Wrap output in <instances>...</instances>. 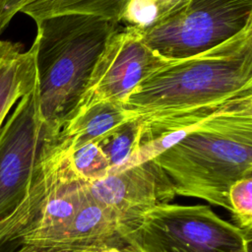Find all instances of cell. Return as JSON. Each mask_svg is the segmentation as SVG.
Listing matches in <instances>:
<instances>
[{"label":"cell","instance_id":"6da1fadb","mask_svg":"<svg viewBox=\"0 0 252 252\" xmlns=\"http://www.w3.org/2000/svg\"><path fill=\"white\" fill-rule=\"evenodd\" d=\"M152 160L168 176L176 195L230 212V186L252 177V92L180 132Z\"/></svg>","mask_w":252,"mask_h":252},{"label":"cell","instance_id":"7a4b0ae2","mask_svg":"<svg viewBox=\"0 0 252 252\" xmlns=\"http://www.w3.org/2000/svg\"><path fill=\"white\" fill-rule=\"evenodd\" d=\"M252 92V24L229 40L159 68L123 105L139 117L213 106Z\"/></svg>","mask_w":252,"mask_h":252},{"label":"cell","instance_id":"3957f363","mask_svg":"<svg viewBox=\"0 0 252 252\" xmlns=\"http://www.w3.org/2000/svg\"><path fill=\"white\" fill-rule=\"evenodd\" d=\"M35 24L40 116L48 129L59 132L71 118L106 41L120 23L93 15L62 14Z\"/></svg>","mask_w":252,"mask_h":252},{"label":"cell","instance_id":"277c9868","mask_svg":"<svg viewBox=\"0 0 252 252\" xmlns=\"http://www.w3.org/2000/svg\"><path fill=\"white\" fill-rule=\"evenodd\" d=\"M57 134L49 135L22 201L0 220V252L56 244L89 195Z\"/></svg>","mask_w":252,"mask_h":252},{"label":"cell","instance_id":"5b68a950","mask_svg":"<svg viewBox=\"0 0 252 252\" xmlns=\"http://www.w3.org/2000/svg\"><path fill=\"white\" fill-rule=\"evenodd\" d=\"M120 234L138 252H250L251 234L209 206L161 204L124 222Z\"/></svg>","mask_w":252,"mask_h":252},{"label":"cell","instance_id":"8992f818","mask_svg":"<svg viewBox=\"0 0 252 252\" xmlns=\"http://www.w3.org/2000/svg\"><path fill=\"white\" fill-rule=\"evenodd\" d=\"M252 24V0H188L140 32L145 43L174 61L210 50Z\"/></svg>","mask_w":252,"mask_h":252},{"label":"cell","instance_id":"52a82bcc","mask_svg":"<svg viewBox=\"0 0 252 252\" xmlns=\"http://www.w3.org/2000/svg\"><path fill=\"white\" fill-rule=\"evenodd\" d=\"M51 133L40 116L36 84L0 127V220L24 198Z\"/></svg>","mask_w":252,"mask_h":252},{"label":"cell","instance_id":"ba28073f","mask_svg":"<svg viewBox=\"0 0 252 252\" xmlns=\"http://www.w3.org/2000/svg\"><path fill=\"white\" fill-rule=\"evenodd\" d=\"M171 62L152 50L140 31L118 27L106 41L71 118L95 102L123 104L144 79Z\"/></svg>","mask_w":252,"mask_h":252},{"label":"cell","instance_id":"9c48e42d","mask_svg":"<svg viewBox=\"0 0 252 252\" xmlns=\"http://www.w3.org/2000/svg\"><path fill=\"white\" fill-rule=\"evenodd\" d=\"M88 191L94 201L116 213L122 223L176 196L168 176L152 159L88 182Z\"/></svg>","mask_w":252,"mask_h":252},{"label":"cell","instance_id":"30bf717a","mask_svg":"<svg viewBox=\"0 0 252 252\" xmlns=\"http://www.w3.org/2000/svg\"><path fill=\"white\" fill-rule=\"evenodd\" d=\"M36 43L25 50L20 42L0 39V127L14 104L37 84Z\"/></svg>","mask_w":252,"mask_h":252},{"label":"cell","instance_id":"8fae6325","mask_svg":"<svg viewBox=\"0 0 252 252\" xmlns=\"http://www.w3.org/2000/svg\"><path fill=\"white\" fill-rule=\"evenodd\" d=\"M137 117L122 103L95 102L75 114L58 132L59 141L72 153L90 142H97L122 123Z\"/></svg>","mask_w":252,"mask_h":252},{"label":"cell","instance_id":"7c38bea8","mask_svg":"<svg viewBox=\"0 0 252 252\" xmlns=\"http://www.w3.org/2000/svg\"><path fill=\"white\" fill-rule=\"evenodd\" d=\"M121 225L116 213L97 204L89 194L56 244L126 243L120 234Z\"/></svg>","mask_w":252,"mask_h":252},{"label":"cell","instance_id":"4fadbf2b","mask_svg":"<svg viewBox=\"0 0 252 252\" xmlns=\"http://www.w3.org/2000/svg\"><path fill=\"white\" fill-rule=\"evenodd\" d=\"M129 0H36L20 13L34 22L62 14L93 15L120 23Z\"/></svg>","mask_w":252,"mask_h":252},{"label":"cell","instance_id":"5bb4252c","mask_svg":"<svg viewBox=\"0 0 252 252\" xmlns=\"http://www.w3.org/2000/svg\"><path fill=\"white\" fill-rule=\"evenodd\" d=\"M140 139L141 120L137 116L117 126L96 142L110 163V172L128 166L139 148Z\"/></svg>","mask_w":252,"mask_h":252},{"label":"cell","instance_id":"9a60e30c","mask_svg":"<svg viewBox=\"0 0 252 252\" xmlns=\"http://www.w3.org/2000/svg\"><path fill=\"white\" fill-rule=\"evenodd\" d=\"M73 166L87 182L105 177L111 171L110 163L96 142H90L71 153Z\"/></svg>","mask_w":252,"mask_h":252},{"label":"cell","instance_id":"2e32d148","mask_svg":"<svg viewBox=\"0 0 252 252\" xmlns=\"http://www.w3.org/2000/svg\"><path fill=\"white\" fill-rule=\"evenodd\" d=\"M230 214L237 226L251 234L252 228V177L235 181L228 191Z\"/></svg>","mask_w":252,"mask_h":252},{"label":"cell","instance_id":"e0dca14e","mask_svg":"<svg viewBox=\"0 0 252 252\" xmlns=\"http://www.w3.org/2000/svg\"><path fill=\"white\" fill-rule=\"evenodd\" d=\"M158 20V9L153 0H129L120 22L143 32Z\"/></svg>","mask_w":252,"mask_h":252},{"label":"cell","instance_id":"ac0fdd59","mask_svg":"<svg viewBox=\"0 0 252 252\" xmlns=\"http://www.w3.org/2000/svg\"><path fill=\"white\" fill-rule=\"evenodd\" d=\"M8 252H138L126 243L111 244H56V245H20Z\"/></svg>","mask_w":252,"mask_h":252},{"label":"cell","instance_id":"d6986e66","mask_svg":"<svg viewBox=\"0 0 252 252\" xmlns=\"http://www.w3.org/2000/svg\"><path fill=\"white\" fill-rule=\"evenodd\" d=\"M35 0H0V35L21 10Z\"/></svg>","mask_w":252,"mask_h":252},{"label":"cell","instance_id":"ffe728a7","mask_svg":"<svg viewBox=\"0 0 252 252\" xmlns=\"http://www.w3.org/2000/svg\"><path fill=\"white\" fill-rule=\"evenodd\" d=\"M153 1L158 9L159 20L177 11L188 2V0H153Z\"/></svg>","mask_w":252,"mask_h":252}]
</instances>
